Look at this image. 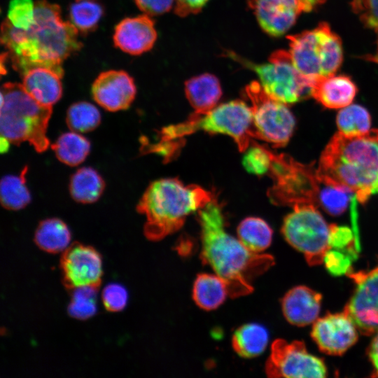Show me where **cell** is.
Wrapping results in <instances>:
<instances>
[{
  "instance_id": "cb8c5ba5",
  "label": "cell",
  "mask_w": 378,
  "mask_h": 378,
  "mask_svg": "<svg viewBox=\"0 0 378 378\" xmlns=\"http://www.w3.org/2000/svg\"><path fill=\"white\" fill-rule=\"evenodd\" d=\"M268 342L267 330L257 323H248L241 326L232 336V346L234 351L244 358H252L262 354Z\"/></svg>"
},
{
  "instance_id": "f6af8a7d",
  "label": "cell",
  "mask_w": 378,
  "mask_h": 378,
  "mask_svg": "<svg viewBox=\"0 0 378 378\" xmlns=\"http://www.w3.org/2000/svg\"><path fill=\"white\" fill-rule=\"evenodd\" d=\"M377 34V55H378V27L375 29Z\"/></svg>"
},
{
  "instance_id": "d590c367",
  "label": "cell",
  "mask_w": 378,
  "mask_h": 378,
  "mask_svg": "<svg viewBox=\"0 0 378 378\" xmlns=\"http://www.w3.org/2000/svg\"><path fill=\"white\" fill-rule=\"evenodd\" d=\"M251 144V147L247 148L244 156L243 165L247 172L255 175H262L270 169L272 163L270 150L253 141Z\"/></svg>"
},
{
  "instance_id": "4316f807",
  "label": "cell",
  "mask_w": 378,
  "mask_h": 378,
  "mask_svg": "<svg viewBox=\"0 0 378 378\" xmlns=\"http://www.w3.org/2000/svg\"><path fill=\"white\" fill-rule=\"evenodd\" d=\"M238 239L250 251L261 253L272 242L273 231L263 219L247 217L237 226Z\"/></svg>"
},
{
  "instance_id": "8d00e7d4",
  "label": "cell",
  "mask_w": 378,
  "mask_h": 378,
  "mask_svg": "<svg viewBox=\"0 0 378 378\" xmlns=\"http://www.w3.org/2000/svg\"><path fill=\"white\" fill-rule=\"evenodd\" d=\"M35 3L32 0H11L7 20L13 27L27 30L34 22Z\"/></svg>"
},
{
  "instance_id": "30bf717a",
  "label": "cell",
  "mask_w": 378,
  "mask_h": 378,
  "mask_svg": "<svg viewBox=\"0 0 378 378\" xmlns=\"http://www.w3.org/2000/svg\"><path fill=\"white\" fill-rule=\"evenodd\" d=\"M228 55L253 70L266 93L281 102L293 104L311 95L309 85L294 66L288 51L274 52L264 64L251 62L232 52Z\"/></svg>"
},
{
  "instance_id": "484cf974",
  "label": "cell",
  "mask_w": 378,
  "mask_h": 378,
  "mask_svg": "<svg viewBox=\"0 0 378 378\" xmlns=\"http://www.w3.org/2000/svg\"><path fill=\"white\" fill-rule=\"evenodd\" d=\"M104 188L103 178L92 167L80 168L70 178V195L79 203L95 202L102 196Z\"/></svg>"
},
{
  "instance_id": "7402d4cb",
  "label": "cell",
  "mask_w": 378,
  "mask_h": 378,
  "mask_svg": "<svg viewBox=\"0 0 378 378\" xmlns=\"http://www.w3.org/2000/svg\"><path fill=\"white\" fill-rule=\"evenodd\" d=\"M186 96L195 113H206L218 105L222 95L218 79L212 74H204L192 77L185 83Z\"/></svg>"
},
{
  "instance_id": "b9f144b4",
  "label": "cell",
  "mask_w": 378,
  "mask_h": 378,
  "mask_svg": "<svg viewBox=\"0 0 378 378\" xmlns=\"http://www.w3.org/2000/svg\"><path fill=\"white\" fill-rule=\"evenodd\" d=\"M209 0H174L175 13L181 17L197 13Z\"/></svg>"
},
{
  "instance_id": "44dd1931",
  "label": "cell",
  "mask_w": 378,
  "mask_h": 378,
  "mask_svg": "<svg viewBox=\"0 0 378 378\" xmlns=\"http://www.w3.org/2000/svg\"><path fill=\"white\" fill-rule=\"evenodd\" d=\"M357 87L347 76L332 75L317 80L311 88V96L324 107L344 108L354 99Z\"/></svg>"
},
{
  "instance_id": "836d02e7",
  "label": "cell",
  "mask_w": 378,
  "mask_h": 378,
  "mask_svg": "<svg viewBox=\"0 0 378 378\" xmlns=\"http://www.w3.org/2000/svg\"><path fill=\"white\" fill-rule=\"evenodd\" d=\"M97 288L82 287L73 290L68 306L69 314L78 320H86L97 312Z\"/></svg>"
},
{
  "instance_id": "603a6c76",
  "label": "cell",
  "mask_w": 378,
  "mask_h": 378,
  "mask_svg": "<svg viewBox=\"0 0 378 378\" xmlns=\"http://www.w3.org/2000/svg\"><path fill=\"white\" fill-rule=\"evenodd\" d=\"M229 295L226 283L216 274H199L193 284L192 296L201 309L211 311L217 309Z\"/></svg>"
},
{
  "instance_id": "f546056e",
  "label": "cell",
  "mask_w": 378,
  "mask_h": 378,
  "mask_svg": "<svg viewBox=\"0 0 378 378\" xmlns=\"http://www.w3.org/2000/svg\"><path fill=\"white\" fill-rule=\"evenodd\" d=\"M336 124L339 132L344 135H361L370 130L371 116L363 106L350 104L338 112Z\"/></svg>"
},
{
  "instance_id": "1f68e13d",
  "label": "cell",
  "mask_w": 378,
  "mask_h": 378,
  "mask_svg": "<svg viewBox=\"0 0 378 378\" xmlns=\"http://www.w3.org/2000/svg\"><path fill=\"white\" fill-rule=\"evenodd\" d=\"M324 178L326 182L320 192L318 207L329 215L340 216L346 210L353 194L344 187Z\"/></svg>"
},
{
  "instance_id": "ac0fdd59",
  "label": "cell",
  "mask_w": 378,
  "mask_h": 378,
  "mask_svg": "<svg viewBox=\"0 0 378 378\" xmlns=\"http://www.w3.org/2000/svg\"><path fill=\"white\" fill-rule=\"evenodd\" d=\"M156 38L154 22L146 14L123 19L116 25L113 34L115 46L133 55L151 49Z\"/></svg>"
},
{
  "instance_id": "ffe728a7",
  "label": "cell",
  "mask_w": 378,
  "mask_h": 378,
  "mask_svg": "<svg viewBox=\"0 0 378 378\" xmlns=\"http://www.w3.org/2000/svg\"><path fill=\"white\" fill-rule=\"evenodd\" d=\"M22 75L23 88L40 104L52 106L61 98L62 76L56 71L45 66H34Z\"/></svg>"
},
{
  "instance_id": "60d3db41",
  "label": "cell",
  "mask_w": 378,
  "mask_h": 378,
  "mask_svg": "<svg viewBox=\"0 0 378 378\" xmlns=\"http://www.w3.org/2000/svg\"><path fill=\"white\" fill-rule=\"evenodd\" d=\"M174 0H134L136 6L144 14L154 16L169 11Z\"/></svg>"
},
{
  "instance_id": "4fadbf2b",
  "label": "cell",
  "mask_w": 378,
  "mask_h": 378,
  "mask_svg": "<svg viewBox=\"0 0 378 378\" xmlns=\"http://www.w3.org/2000/svg\"><path fill=\"white\" fill-rule=\"evenodd\" d=\"M355 283L353 295L344 311L358 330L370 335L378 331V265L369 271L347 274Z\"/></svg>"
},
{
  "instance_id": "9a60e30c",
  "label": "cell",
  "mask_w": 378,
  "mask_h": 378,
  "mask_svg": "<svg viewBox=\"0 0 378 378\" xmlns=\"http://www.w3.org/2000/svg\"><path fill=\"white\" fill-rule=\"evenodd\" d=\"M311 335L322 352L340 356L357 342L358 329L343 311L318 318L313 324Z\"/></svg>"
},
{
  "instance_id": "ee69618b",
  "label": "cell",
  "mask_w": 378,
  "mask_h": 378,
  "mask_svg": "<svg viewBox=\"0 0 378 378\" xmlns=\"http://www.w3.org/2000/svg\"><path fill=\"white\" fill-rule=\"evenodd\" d=\"M304 12H309L315 7L322 4L326 0H300Z\"/></svg>"
},
{
  "instance_id": "4dcf8cb0",
  "label": "cell",
  "mask_w": 378,
  "mask_h": 378,
  "mask_svg": "<svg viewBox=\"0 0 378 378\" xmlns=\"http://www.w3.org/2000/svg\"><path fill=\"white\" fill-rule=\"evenodd\" d=\"M66 122L69 128L78 133L94 130L101 122L97 108L86 102L73 104L67 110Z\"/></svg>"
},
{
  "instance_id": "7bdbcfd3",
  "label": "cell",
  "mask_w": 378,
  "mask_h": 378,
  "mask_svg": "<svg viewBox=\"0 0 378 378\" xmlns=\"http://www.w3.org/2000/svg\"><path fill=\"white\" fill-rule=\"evenodd\" d=\"M367 352L373 367L372 377H378V331L371 341Z\"/></svg>"
},
{
  "instance_id": "5bb4252c",
  "label": "cell",
  "mask_w": 378,
  "mask_h": 378,
  "mask_svg": "<svg viewBox=\"0 0 378 378\" xmlns=\"http://www.w3.org/2000/svg\"><path fill=\"white\" fill-rule=\"evenodd\" d=\"M62 282L70 290L82 287L98 288L103 274L102 259L93 247L74 243L61 256Z\"/></svg>"
},
{
  "instance_id": "3957f363",
  "label": "cell",
  "mask_w": 378,
  "mask_h": 378,
  "mask_svg": "<svg viewBox=\"0 0 378 378\" xmlns=\"http://www.w3.org/2000/svg\"><path fill=\"white\" fill-rule=\"evenodd\" d=\"M317 171L365 204L378 193V130L351 136L337 132L322 152Z\"/></svg>"
},
{
  "instance_id": "5b68a950",
  "label": "cell",
  "mask_w": 378,
  "mask_h": 378,
  "mask_svg": "<svg viewBox=\"0 0 378 378\" xmlns=\"http://www.w3.org/2000/svg\"><path fill=\"white\" fill-rule=\"evenodd\" d=\"M198 130L228 135L234 139L239 151L244 152L255 136L250 106L241 100H233L204 114L192 113L182 122L162 127L158 132L160 141L149 150L160 153L169 160L180 148L181 139Z\"/></svg>"
},
{
  "instance_id": "e575fe53",
  "label": "cell",
  "mask_w": 378,
  "mask_h": 378,
  "mask_svg": "<svg viewBox=\"0 0 378 378\" xmlns=\"http://www.w3.org/2000/svg\"><path fill=\"white\" fill-rule=\"evenodd\" d=\"M351 246L344 249L329 248L323 258L327 270L333 276L347 274L352 271L353 261L358 258L357 248Z\"/></svg>"
},
{
  "instance_id": "e0dca14e",
  "label": "cell",
  "mask_w": 378,
  "mask_h": 378,
  "mask_svg": "<svg viewBox=\"0 0 378 378\" xmlns=\"http://www.w3.org/2000/svg\"><path fill=\"white\" fill-rule=\"evenodd\" d=\"M262 29L272 36L287 31L304 11L300 0H248Z\"/></svg>"
},
{
  "instance_id": "8992f818",
  "label": "cell",
  "mask_w": 378,
  "mask_h": 378,
  "mask_svg": "<svg viewBox=\"0 0 378 378\" xmlns=\"http://www.w3.org/2000/svg\"><path fill=\"white\" fill-rule=\"evenodd\" d=\"M52 106L40 104L22 84L6 83L1 88V139L9 144L29 143L38 153L50 144L47 128Z\"/></svg>"
},
{
  "instance_id": "2e32d148",
  "label": "cell",
  "mask_w": 378,
  "mask_h": 378,
  "mask_svg": "<svg viewBox=\"0 0 378 378\" xmlns=\"http://www.w3.org/2000/svg\"><path fill=\"white\" fill-rule=\"evenodd\" d=\"M136 92L133 78L124 71H104L92 85L94 100L104 109L112 112L129 108Z\"/></svg>"
},
{
  "instance_id": "9c48e42d",
  "label": "cell",
  "mask_w": 378,
  "mask_h": 378,
  "mask_svg": "<svg viewBox=\"0 0 378 378\" xmlns=\"http://www.w3.org/2000/svg\"><path fill=\"white\" fill-rule=\"evenodd\" d=\"M284 218L281 233L286 241L303 253L310 266L323 262L329 245L330 225L318 206L312 204H300Z\"/></svg>"
},
{
  "instance_id": "f1b7e54d",
  "label": "cell",
  "mask_w": 378,
  "mask_h": 378,
  "mask_svg": "<svg viewBox=\"0 0 378 378\" xmlns=\"http://www.w3.org/2000/svg\"><path fill=\"white\" fill-rule=\"evenodd\" d=\"M25 167L20 175L4 176L0 183V200L1 205L8 210H20L27 206L31 201L30 192L25 184Z\"/></svg>"
},
{
  "instance_id": "f35d334b",
  "label": "cell",
  "mask_w": 378,
  "mask_h": 378,
  "mask_svg": "<svg viewBox=\"0 0 378 378\" xmlns=\"http://www.w3.org/2000/svg\"><path fill=\"white\" fill-rule=\"evenodd\" d=\"M351 8L363 24L368 27H378V0H352Z\"/></svg>"
},
{
  "instance_id": "7c38bea8",
  "label": "cell",
  "mask_w": 378,
  "mask_h": 378,
  "mask_svg": "<svg viewBox=\"0 0 378 378\" xmlns=\"http://www.w3.org/2000/svg\"><path fill=\"white\" fill-rule=\"evenodd\" d=\"M265 371L271 378H323L328 373L323 360L309 354L303 342H288L282 339L272 344Z\"/></svg>"
},
{
  "instance_id": "8fae6325",
  "label": "cell",
  "mask_w": 378,
  "mask_h": 378,
  "mask_svg": "<svg viewBox=\"0 0 378 378\" xmlns=\"http://www.w3.org/2000/svg\"><path fill=\"white\" fill-rule=\"evenodd\" d=\"M244 93L251 103L254 138L270 143L275 148L285 146L295 126V119L287 104L271 97L258 82H251L245 88Z\"/></svg>"
},
{
  "instance_id": "6da1fadb",
  "label": "cell",
  "mask_w": 378,
  "mask_h": 378,
  "mask_svg": "<svg viewBox=\"0 0 378 378\" xmlns=\"http://www.w3.org/2000/svg\"><path fill=\"white\" fill-rule=\"evenodd\" d=\"M78 32L69 21L62 20L57 5L41 0L35 3L34 22L29 29H18L6 20L1 40L21 74L45 66L63 76L64 60L81 47Z\"/></svg>"
},
{
  "instance_id": "74e56055",
  "label": "cell",
  "mask_w": 378,
  "mask_h": 378,
  "mask_svg": "<svg viewBox=\"0 0 378 378\" xmlns=\"http://www.w3.org/2000/svg\"><path fill=\"white\" fill-rule=\"evenodd\" d=\"M102 302L106 310L111 312L122 311L127 305L128 293L120 284H110L103 290Z\"/></svg>"
},
{
  "instance_id": "ba28073f",
  "label": "cell",
  "mask_w": 378,
  "mask_h": 378,
  "mask_svg": "<svg viewBox=\"0 0 378 378\" xmlns=\"http://www.w3.org/2000/svg\"><path fill=\"white\" fill-rule=\"evenodd\" d=\"M270 171L274 181L268 197L275 204L293 206L312 204L318 207V199L326 182L312 165L300 163L286 154L270 150Z\"/></svg>"
},
{
  "instance_id": "ab89813d",
  "label": "cell",
  "mask_w": 378,
  "mask_h": 378,
  "mask_svg": "<svg viewBox=\"0 0 378 378\" xmlns=\"http://www.w3.org/2000/svg\"><path fill=\"white\" fill-rule=\"evenodd\" d=\"M352 230L346 226L330 225L329 245L331 248L344 249L356 246Z\"/></svg>"
},
{
  "instance_id": "52a82bcc",
  "label": "cell",
  "mask_w": 378,
  "mask_h": 378,
  "mask_svg": "<svg viewBox=\"0 0 378 378\" xmlns=\"http://www.w3.org/2000/svg\"><path fill=\"white\" fill-rule=\"evenodd\" d=\"M287 38L292 62L311 88L340 68L343 59L342 41L326 22Z\"/></svg>"
},
{
  "instance_id": "d6a6232c",
  "label": "cell",
  "mask_w": 378,
  "mask_h": 378,
  "mask_svg": "<svg viewBox=\"0 0 378 378\" xmlns=\"http://www.w3.org/2000/svg\"><path fill=\"white\" fill-rule=\"evenodd\" d=\"M103 14L102 7L92 0H76L69 8L70 22L85 33L93 30Z\"/></svg>"
},
{
  "instance_id": "7a4b0ae2",
  "label": "cell",
  "mask_w": 378,
  "mask_h": 378,
  "mask_svg": "<svg viewBox=\"0 0 378 378\" xmlns=\"http://www.w3.org/2000/svg\"><path fill=\"white\" fill-rule=\"evenodd\" d=\"M197 211L202 262L224 280L231 298L250 294L252 281L274 265V258L250 251L226 231L222 207L215 197Z\"/></svg>"
},
{
  "instance_id": "83f0119b",
  "label": "cell",
  "mask_w": 378,
  "mask_h": 378,
  "mask_svg": "<svg viewBox=\"0 0 378 378\" xmlns=\"http://www.w3.org/2000/svg\"><path fill=\"white\" fill-rule=\"evenodd\" d=\"M51 147L60 162L74 167L85 160L90 150V143L79 133L72 131L60 135Z\"/></svg>"
},
{
  "instance_id": "d6986e66",
  "label": "cell",
  "mask_w": 378,
  "mask_h": 378,
  "mask_svg": "<svg viewBox=\"0 0 378 378\" xmlns=\"http://www.w3.org/2000/svg\"><path fill=\"white\" fill-rule=\"evenodd\" d=\"M321 295L309 287L298 286L290 289L281 299L285 318L296 326L314 323L318 316Z\"/></svg>"
},
{
  "instance_id": "277c9868",
  "label": "cell",
  "mask_w": 378,
  "mask_h": 378,
  "mask_svg": "<svg viewBox=\"0 0 378 378\" xmlns=\"http://www.w3.org/2000/svg\"><path fill=\"white\" fill-rule=\"evenodd\" d=\"M214 197L212 192L195 184L185 185L177 178L152 182L136 206L137 211L146 216V237L158 241L176 232L190 214L203 208Z\"/></svg>"
},
{
  "instance_id": "d4e9b609",
  "label": "cell",
  "mask_w": 378,
  "mask_h": 378,
  "mask_svg": "<svg viewBox=\"0 0 378 378\" xmlns=\"http://www.w3.org/2000/svg\"><path fill=\"white\" fill-rule=\"evenodd\" d=\"M71 237L66 224L59 218H51L39 223L34 240L40 249L50 253H57L69 247Z\"/></svg>"
}]
</instances>
